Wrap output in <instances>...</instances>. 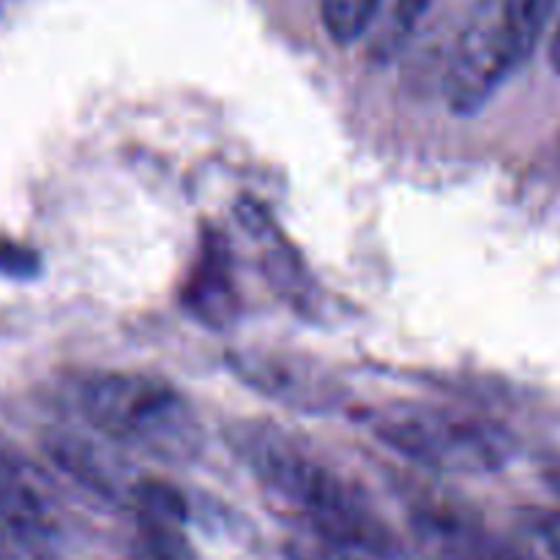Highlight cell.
Listing matches in <instances>:
<instances>
[{"mask_svg":"<svg viewBox=\"0 0 560 560\" xmlns=\"http://www.w3.org/2000/svg\"><path fill=\"white\" fill-rule=\"evenodd\" d=\"M224 441L262 490L337 560H410L370 498L271 421H233Z\"/></svg>","mask_w":560,"mask_h":560,"instance_id":"cell-1","label":"cell"},{"mask_svg":"<svg viewBox=\"0 0 560 560\" xmlns=\"http://www.w3.org/2000/svg\"><path fill=\"white\" fill-rule=\"evenodd\" d=\"M88 424L109 441L156 457L191 463L202 452V427L189 399L170 383L140 372H102L82 383Z\"/></svg>","mask_w":560,"mask_h":560,"instance_id":"cell-2","label":"cell"},{"mask_svg":"<svg viewBox=\"0 0 560 560\" xmlns=\"http://www.w3.org/2000/svg\"><path fill=\"white\" fill-rule=\"evenodd\" d=\"M355 419L388 448L441 474H495L514 457L512 435L495 421L468 410L392 402L361 410Z\"/></svg>","mask_w":560,"mask_h":560,"instance_id":"cell-3","label":"cell"},{"mask_svg":"<svg viewBox=\"0 0 560 560\" xmlns=\"http://www.w3.org/2000/svg\"><path fill=\"white\" fill-rule=\"evenodd\" d=\"M498 0H485L459 33L457 49L446 71V102L452 113L474 115L492 93L520 69Z\"/></svg>","mask_w":560,"mask_h":560,"instance_id":"cell-4","label":"cell"},{"mask_svg":"<svg viewBox=\"0 0 560 560\" xmlns=\"http://www.w3.org/2000/svg\"><path fill=\"white\" fill-rule=\"evenodd\" d=\"M228 364L244 383L262 397L301 413H331L345 405V392L326 370L310 364L301 355L273 350H235Z\"/></svg>","mask_w":560,"mask_h":560,"instance_id":"cell-5","label":"cell"},{"mask_svg":"<svg viewBox=\"0 0 560 560\" xmlns=\"http://www.w3.org/2000/svg\"><path fill=\"white\" fill-rule=\"evenodd\" d=\"M180 304L197 323L217 331L233 326L238 317L241 295L235 288L233 255H230L228 238L219 230H202L195 262L180 290Z\"/></svg>","mask_w":560,"mask_h":560,"instance_id":"cell-6","label":"cell"},{"mask_svg":"<svg viewBox=\"0 0 560 560\" xmlns=\"http://www.w3.org/2000/svg\"><path fill=\"white\" fill-rule=\"evenodd\" d=\"M410 525L430 560H495L503 541L474 512L446 501H419L410 509Z\"/></svg>","mask_w":560,"mask_h":560,"instance_id":"cell-7","label":"cell"},{"mask_svg":"<svg viewBox=\"0 0 560 560\" xmlns=\"http://www.w3.org/2000/svg\"><path fill=\"white\" fill-rule=\"evenodd\" d=\"M58 534L52 503L14 459L0 457V539L27 556H44Z\"/></svg>","mask_w":560,"mask_h":560,"instance_id":"cell-8","label":"cell"},{"mask_svg":"<svg viewBox=\"0 0 560 560\" xmlns=\"http://www.w3.org/2000/svg\"><path fill=\"white\" fill-rule=\"evenodd\" d=\"M556 5L558 0H498L503 27H506L509 42H512L520 63H525L534 55Z\"/></svg>","mask_w":560,"mask_h":560,"instance_id":"cell-9","label":"cell"},{"mask_svg":"<svg viewBox=\"0 0 560 560\" xmlns=\"http://www.w3.org/2000/svg\"><path fill=\"white\" fill-rule=\"evenodd\" d=\"M131 503H135L137 520L142 525H164V528H180L189 523V506L186 498L173 485L159 479H142L131 487Z\"/></svg>","mask_w":560,"mask_h":560,"instance_id":"cell-10","label":"cell"},{"mask_svg":"<svg viewBox=\"0 0 560 560\" xmlns=\"http://www.w3.org/2000/svg\"><path fill=\"white\" fill-rule=\"evenodd\" d=\"M430 3L432 0H392L381 27H377L375 38H372V47H370L372 60H377V63L392 60L394 55L405 47L410 33L419 27L421 16L427 14Z\"/></svg>","mask_w":560,"mask_h":560,"instance_id":"cell-11","label":"cell"},{"mask_svg":"<svg viewBox=\"0 0 560 560\" xmlns=\"http://www.w3.org/2000/svg\"><path fill=\"white\" fill-rule=\"evenodd\" d=\"M383 0H323V25L337 44L359 42L381 11Z\"/></svg>","mask_w":560,"mask_h":560,"instance_id":"cell-12","label":"cell"},{"mask_svg":"<svg viewBox=\"0 0 560 560\" xmlns=\"http://www.w3.org/2000/svg\"><path fill=\"white\" fill-rule=\"evenodd\" d=\"M135 560H195L184 530L159 528V525H140V545Z\"/></svg>","mask_w":560,"mask_h":560,"instance_id":"cell-13","label":"cell"},{"mask_svg":"<svg viewBox=\"0 0 560 560\" xmlns=\"http://www.w3.org/2000/svg\"><path fill=\"white\" fill-rule=\"evenodd\" d=\"M268 279H271L273 288L279 290V295H288V299H295V304H304L306 301V288H304V266L299 262V257L282 244L277 249L268 252L266 260Z\"/></svg>","mask_w":560,"mask_h":560,"instance_id":"cell-14","label":"cell"},{"mask_svg":"<svg viewBox=\"0 0 560 560\" xmlns=\"http://www.w3.org/2000/svg\"><path fill=\"white\" fill-rule=\"evenodd\" d=\"M38 268H42V260H38L36 252L14 244V241H0V273L3 277L27 279L36 277Z\"/></svg>","mask_w":560,"mask_h":560,"instance_id":"cell-15","label":"cell"},{"mask_svg":"<svg viewBox=\"0 0 560 560\" xmlns=\"http://www.w3.org/2000/svg\"><path fill=\"white\" fill-rule=\"evenodd\" d=\"M530 528L545 541L550 556L560 560V512L558 509H536L530 512Z\"/></svg>","mask_w":560,"mask_h":560,"instance_id":"cell-16","label":"cell"},{"mask_svg":"<svg viewBox=\"0 0 560 560\" xmlns=\"http://www.w3.org/2000/svg\"><path fill=\"white\" fill-rule=\"evenodd\" d=\"M550 63H552V69L560 74V20H558L556 33H552V42H550Z\"/></svg>","mask_w":560,"mask_h":560,"instance_id":"cell-17","label":"cell"}]
</instances>
